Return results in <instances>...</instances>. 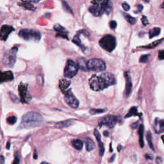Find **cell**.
Here are the masks:
<instances>
[{
    "label": "cell",
    "mask_w": 164,
    "mask_h": 164,
    "mask_svg": "<svg viewBox=\"0 0 164 164\" xmlns=\"http://www.w3.org/2000/svg\"><path fill=\"white\" fill-rule=\"evenodd\" d=\"M73 123H74V121L66 120V121H61V122H57L55 125V126L56 128H59V129H61V128L69 127L72 125H73Z\"/></svg>",
    "instance_id": "20"
},
{
    "label": "cell",
    "mask_w": 164,
    "mask_h": 164,
    "mask_svg": "<svg viewBox=\"0 0 164 164\" xmlns=\"http://www.w3.org/2000/svg\"><path fill=\"white\" fill-rule=\"evenodd\" d=\"M84 142L86 145V149L87 151H91L94 150L96 147V145L94 141L92 140L90 138H84Z\"/></svg>",
    "instance_id": "21"
},
{
    "label": "cell",
    "mask_w": 164,
    "mask_h": 164,
    "mask_svg": "<svg viewBox=\"0 0 164 164\" xmlns=\"http://www.w3.org/2000/svg\"><path fill=\"white\" fill-rule=\"evenodd\" d=\"M10 99H11V100L14 102H15V103H18V102H19V99L18 97L14 94H13L12 92H10Z\"/></svg>",
    "instance_id": "32"
},
{
    "label": "cell",
    "mask_w": 164,
    "mask_h": 164,
    "mask_svg": "<svg viewBox=\"0 0 164 164\" xmlns=\"http://www.w3.org/2000/svg\"><path fill=\"white\" fill-rule=\"evenodd\" d=\"M79 35H80V33H78V34H76L75 35V37H74V39H73V43L76 44V45H78V46H80V47L82 49H84L85 48H84V46L81 44V40H80V37H79Z\"/></svg>",
    "instance_id": "29"
},
{
    "label": "cell",
    "mask_w": 164,
    "mask_h": 164,
    "mask_svg": "<svg viewBox=\"0 0 164 164\" xmlns=\"http://www.w3.org/2000/svg\"><path fill=\"white\" fill-rule=\"evenodd\" d=\"M62 5H63V7L65 9V11L68 12H70L71 14H73V10H72L71 9V8L69 7V6L68 4V3H67L65 1H63L62 2Z\"/></svg>",
    "instance_id": "33"
},
{
    "label": "cell",
    "mask_w": 164,
    "mask_h": 164,
    "mask_svg": "<svg viewBox=\"0 0 164 164\" xmlns=\"http://www.w3.org/2000/svg\"><path fill=\"white\" fill-rule=\"evenodd\" d=\"M142 22L143 23V24L144 26H146L149 24V22H148V20L147 19V17L146 16H143L142 18Z\"/></svg>",
    "instance_id": "39"
},
{
    "label": "cell",
    "mask_w": 164,
    "mask_h": 164,
    "mask_svg": "<svg viewBox=\"0 0 164 164\" xmlns=\"http://www.w3.org/2000/svg\"><path fill=\"white\" fill-rule=\"evenodd\" d=\"M1 159H0V163L1 164H4L5 163V158L3 157V155L1 156V158H0Z\"/></svg>",
    "instance_id": "43"
},
{
    "label": "cell",
    "mask_w": 164,
    "mask_h": 164,
    "mask_svg": "<svg viewBox=\"0 0 164 164\" xmlns=\"http://www.w3.org/2000/svg\"><path fill=\"white\" fill-rule=\"evenodd\" d=\"M43 117L35 112H29L24 114L19 126L20 128H29L38 126L43 122Z\"/></svg>",
    "instance_id": "2"
},
{
    "label": "cell",
    "mask_w": 164,
    "mask_h": 164,
    "mask_svg": "<svg viewBox=\"0 0 164 164\" xmlns=\"http://www.w3.org/2000/svg\"><path fill=\"white\" fill-rule=\"evenodd\" d=\"M19 163H20L19 158L18 156H15V159H14V161L12 164H19Z\"/></svg>",
    "instance_id": "40"
},
{
    "label": "cell",
    "mask_w": 164,
    "mask_h": 164,
    "mask_svg": "<svg viewBox=\"0 0 164 164\" xmlns=\"http://www.w3.org/2000/svg\"><path fill=\"white\" fill-rule=\"evenodd\" d=\"M7 122L8 124H9L10 125H13L17 122V117L14 116V115L8 117L7 119Z\"/></svg>",
    "instance_id": "30"
},
{
    "label": "cell",
    "mask_w": 164,
    "mask_h": 164,
    "mask_svg": "<svg viewBox=\"0 0 164 164\" xmlns=\"http://www.w3.org/2000/svg\"><path fill=\"white\" fill-rule=\"evenodd\" d=\"M103 135H104L105 137H108V136H109V131H104V133H103Z\"/></svg>",
    "instance_id": "44"
},
{
    "label": "cell",
    "mask_w": 164,
    "mask_h": 164,
    "mask_svg": "<svg viewBox=\"0 0 164 164\" xmlns=\"http://www.w3.org/2000/svg\"><path fill=\"white\" fill-rule=\"evenodd\" d=\"M125 78H126V92L125 94L126 97L129 96L131 90H132V82L131 80V77L129 74V73H125Z\"/></svg>",
    "instance_id": "16"
},
{
    "label": "cell",
    "mask_w": 164,
    "mask_h": 164,
    "mask_svg": "<svg viewBox=\"0 0 164 164\" xmlns=\"http://www.w3.org/2000/svg\"><path fill=\"white\" fill-rule=\"evenodd\" d=\"M65 94L64 99L67 104H68L70 107L73 108V109H77L79 106V101L77 99L76 97L74 96L73 92H71V89L67 91Z\"/></svg>",
    "instance_id": "10"
},
{
    "label": "cell",
    "mask_w": 164,
    "mask_h": 164,
    "mask_svg": "<svg viewBox=\"0 0 164 164\" xmlns=\"http://www.w3.org/2000/svg\"><path fill=\"white\" fill-rule=\"evenodd\" d=\"M17 52V48H14L12 49L7 51L6 53L4 54L3 58V64L10 68L12 67L16 60V53Z\"/></svg>",
    "instance_id": "7"
},
{
    "label": "cell",
    "mask_w": 164,
    "mask_h": 164,
    "mask_svg": "<svg viewBox=\"0 0 164 164\" xmlns=\"http://www.w3.org/2000/svg\"><path fill=\"white\" fill-rule=\"evenodd\" d=\"M158 58L160 60H164V50H161L159 51Z\"/></svg>",
    "instance_id": "38"
},
{
    "label": "cell",
    "mask_w": 164,
    "mask_h": 164,
    "mask_svg": "<svg viewBox=\"0 0 164 164\" xmlns=\"http://www.w3.org/2000/svg\"><path fill=\"white\" fill-rule=\"evenodd\" d=\"M19 92L20 97V101L23 103H28L29 101L32 99L28 92V85L23 83H20L19 85Z\"/></svg>",
    "instance_id": "11"
},
{
    "label": "cell",
    "mask_w": 164,
    "mask_h": 164,
    "mask_svg": "<svg viewBox=\"0 0 164 164\" xmlns=\"http://www.w3.org/2000/svg\"><path fill=\"white\" fill-rule=\"evenodd\" d=\"M54 30L56 32H58L57 37H62L68 39V32L63 27H62L59 24H56L54 26Z\"/></svg>",
    "instance_id": "14"
},
{
    "label": "cell",
    "mask_w": 164,
    "mask_h": 164,
    "mask_svg": "<svg viewBox=\"0 0 164 164\" xmlns=\"http://www.w3.org/2000/svg\"><path fill=\"white\" fill-rule=\"evenodd\" d=\"M105 112V110L102 109H91L90 110V113L92 115H95L97 114H101V113Z\"/></svg>",
    "instance_id": "34"
},
{
    "label": "cell",
    "mask_w": 164,
    "mask_h": 164,
    "mask_svg": "<svg viewBox=\"0 0 164 164\" xmlns=\"http://www.w3.org/2000/svg\"><path fill=\"white\" fill-rule=\"evenodd\" d=\"M79 65L71 60L67 62L66 66L64 69V76L67 78H72L76 75L79 70Z\"/></svg>",
    "instance_id": "6"
},
{
    "label": "cell",
    "mask_w": 164,
    "mask_h": 164,
    "mask_svg": "<svg viewBox=\"0 0 164 164\" xmlns=\"http://www.w3.org/2000/svg\"><path fill=\"white\" fill-rule=\"evenodd\" d=\"M115 157V155H113V156H112V158H111V160H110V162H114Z\"/></svg>",
    "instance_id": "45"
},
{
    "label": "cell",
    "mask_w": 164,
    "mask_h": 164,
    "mask_svg": "<svg viewBox=\"0 0 164 164\" xmlns=\"http://www.w3.org/2000/svg\"><path fill=\"white\" fill-rule=\"evenodd\" d=\"M153 128L154 130L158 134L164 131V119L156 118L155 121H154Z\"/></svg>",
    "instance_id": "13"
},
{
    "label": "cell",
    "mask_w": 164,
    "mask_h": 164,
    "mask_svg": "<svg viewBox=\"0 0 164 164\" xmlns=\"http://www.w3.org/2000/svg\"><path fill=\"white\" fill-rule=\"evenodd\" d=\"M22 2L23 3H19V5H20V6H22L23 7H24V8L30 10H33L35 9L33 5L30 2Z\"/></svg>",
    "instance_id": "27"
},
{
    "label": "cell",
    "mask_w": 164,
    "mask_h": 164,
    "mask_svg": "<svg viewBox=\"0 0 164 164\" xmlns=\"http://www.w3.org/2000/svg\"><path fill=\"white\" fill-rule=\"evenodd\" d=\"M92 3L99 7L103 14H109L112 9V3L110 0H92Z\"/></svg>",
    "instance_id": "8"
},
{
    "label": "cell",
    "mask_w": 164,
    "mask_h": 164,
    "mask_svg": "<svg viewBox=\"0 0 164 164\" xmlns=\"http://www.w3.org/2000/svg\"><path fill=\"white\" fill-rule=\"evenodd\" d=\"M89 12L95 17H99L102 14H103V12H102V10H101V8H99V7L96 6V5L91 6L89 8Z\"/></svg>",
    "instance_id": "19"
},
{
    "label": "cell",
    "mask_w": 164,
    "mask_h": 164,
    "mask_svg": "<svg viewBox=\"0 0 164 164\" xmlns=\"http://www.w3.org/2000/svg\"><path fill=\"white\" fill-rule=\"evenodd\" d=\"M160 7H161L162 8H163V9H164V1H163V2L162 3V4L161 5V6H160Z\"/></svg>",
    "instance_id": "49"
},
{
    "label": "cell",
    "mask_w": 164,
    "mask_h": 164,
    "mask_svg": "<svg viewBox=\"0 0 164 164\" xmlns=\"http://www.w3.org/2000/svg\"><path fill=\"white\" fill-rule=\"evenodd\" d=\"M94 136L96 138L97 142H98V145H99V155H100V156H102L104 155V153H105V147H104L103 144H102V142H101V134L96 129L94 130Z\"/></svg>",
    "instance_id": "15"
},
{
    "label": "cell",
    "mask_w": 164,
    "mask_h": 164,
    "mask_svg": "<svg viewBox=\"0 0 164 164\" xmlns=\"http://www.w3.org/2000/svg\"><path fill=\"white\" fill-rule=\"evenodd\" d=\"M29 1L31 2H33V3H38L40 1V0H29Z\"/></svg>",
    "instance_id": "46"
},
{
    "label": "cell",
    "mask_w": 164,
    "mask_h": 164,
    "mask_svg": "<svg viewBox=\"0 0 164 164\" xmlns=\"http://www.w3.org/2000/svg\"><path fill=\"white\" fill-rule=\"evenodd\" d=\"M14 79V75L11 71H5L2 73L1 74V82L10 81Z\"/></svg>",
    "instance_id": "17"
},
{
    "label": "cell",
    "mask_w": 164,
    "mask_h": 164,
    "mask_svg": "<svg viewBox=\"0 0 164 164\" xmlns=\"http://www.w3.org/2000/svg\"><path fill=\"white\" fill-rule=\"evenodd\" d=\"M161 138H162V140H163V143H164V135L162 136V137H161Z\"/></svg>",
    "instance_id": "50"
},
{
    "label": "cell",
    "mask_w": 164,
    "mask_h": 164,
    "mask_svg": "<svg viewBox=\"0 0 164 164\" xmlns=\"http://www.w3.org/2000/svg\"><path fill=\"white\" fill-rule=\"evenodd\" d=\"M10 146V142H8L7 144V150H9Z\"/></svg>",
    "instance_id": "47"
},
{
    "label": "cell",
    "mask_w": 164,
    "mask_h": 164,
    "mask_svg": "<svg viewBox=\"0 0 164 164\" xmlns=\"http://www.w3.org/2000/svg\"><path fill=\"white\" fill-rule=\"evenodd\" d=\"M163 40V39H159V40H157L156 41H155V42L152 43L151 44H150L147 46H142V48H146V49H153L154 48L156 47L157 46H158L159 44H160L162 41Z\"/></svg>",
    "instance_id": "25"
},
{
    "label": "cell",
    "mask_w": 164,
    "mask_h": 164,
    "mask_svg": "<svg viewBox=\"0 0 164 164\" xmlns=\"http://www.w3.org/2000/svg\"><path fill=\"white\" fill-rule=\"evenodd\" d=\"M150 55H142L141 57L140 58V62L141 63H146L147 62L149 57H150Z\"/></svg>",
    "instance_id": "35"
},
{
    "label": "cell",
    "mask_w": 164,
    "mask_h": 164,
    "mask_svg": "<svg viewBox=\"0 0 164 164\" xmlns=\"http://www.w3.org/2000/svg\"><path fill=\"white\" fill-rule=\"evenodd\" d=\"M122 7L123 9L125 10V11H128V10H130V5H128V3H123L122 4Z\"/></svg>",
    "instance_id": "36"
},
{
    "label": "cell",
    "mask_w": 164,
    "mask_h": 164,
    "mask_svg": "<svg viewBox=\"0 0 164 164\" xmlns=\"http://www.w3.org/2000/svg\"><path fill=\"white\" fill-rule=\"evenodd\" d=\"M146 138H147V140L149 146H150V147L153 150H154V147H153V144H152V135H151L150 132H148L147 133Z\"/></svg>",
    "instance_id": "31"
},
{
    "label": "cell",
    "mask_w": 164,
    "mask_h": 164,
    "mask_svg": "<svg viewBox=\"0 0 164 164\" xmlns=\"http://www.w3.org/2000/svg\"><path fill=\"white\" fill-rule=\"evenodd\" d=\"M118 121L117 116L109 115L101 118L98 121V125L101 127L102 126H106L110 128L114 127Z\"/></svg>",
    "instance_id": "9"
},
{
    "label": "cell",
    "mask_w": 164,
    "mask_h": 164,
    "mask_svg": "<svg viewBox=\"0 0 164 164\" xmlns=\"http://www.w3.org/2000/svg\"><path fill=\"white\" fill-rule=\"evenodd\" d=\"M40 164H49L48 163H46V162H43V163H41Z\"/></svg>",
    "instance_id": "51"
},
{
    "label": "cell",
    "mask_w": 164,
    "mask_h": 164,
    "mask_svg": "<svg viewBox=\"0 0 164 164\" xmlns=\"http://www.w3.org/2000/svg\"><path fill=\"white\" fill-rule=\"evenodd\" d=\"M161 29L160 28H154L153 29L151 30L149 32V37L150 39H152L153 37H156V36L159 35L160 33Z\"/></svg>",
    "instance_id": "23"
},
{
    "label": "cell",
    "mask_w": 164,
    "mask_h": 164,
    "mask_svg": "<svg viewBox=\"0 0 164 164\" xmlns=\"http://www.w3.org/2000/svg\"><path fill=\"white\" fill-rule=\"evenodd\" d=\"M121 148H122V146H121V145H119V146H118V147H117V151L119 152V151H121Z\"/></svg>",
    "instance_id": "48"
},
{
    "label": "cell",
    "mask_w": 164,
    "mask_h": 164,
    "mask_svg": "<svg viewBox=\"0 0 164 164\" xmlns=\"http://www.w3.org/2000/svg\"><path fill=\"white\" fill-rule=\"evenodd\" d=\"M14 29L12 27L8 25H3L1 28V39L2 40H6L8 35L11 33Z\"/></svg>",
    "instance_id": "12"
},
{
    "label": "cell",
    "mask_w": 164,
    "mask_h": 164,
    "mask_svg": "<svg viewBox=\"0 0 164 164\" xmlns=\"http://www.w3.org/2000/svg\"><path fill=\"white\" fill-rule=\"evenodd\" d=\"M123 15H124V17L126 19V20H127V21L130 24H135L137 22V19L135 18V17H133L132 16H131V15H128L126 13H124L123 14Z\"/></svg>",
    "instance_id": "26"
},
{
    "label": "cell",
    "mask_w": 164,
    "mask_h": 164,
    "mask_svg": "<svg viewBox=\"0 0 164 164\" xmlns=\"http://www.w3.org/2000/svg\"><path fill=\"white\" fill-rule=\"evenodd\" d=\"M72 146H73L76 150H81L82 148H83V142H82L80 139H74L72 140L71 142Z\"/></svg>",
    "instance_id": "22"
},
{
    "label": "cell",
    "mask_w": 164,
    "mask_h": 164,
    "mask_svg": "<svg viewBox=\"0 0 164 164\" xmlns=\"http://www.w3.org/2000/svg\"><path fill=\"white\" fill-rule=\"evenodd\" d=\"M99 45L106 51L112 52L116 47V39L114 36L106 35L99 40Z\"/></svg>",
    "instance_id": "4"
},
{
    "label": "cell",
    "mask_w": 164,
    "mask_h": 164,
    "mask_svg": "<svg viewBox=\"0 0 164 164\" xmlns=\"http://www.w3.org/2000/svg\"><path fill=\"white\" fill-rule=\"evenodd\" d=\"M115 84V76L110 73H102L100 76L94 74L89 80L90 88L94 91L102 90Z\"/></svg>",
    "instance_id": "1"
},
{
    "label": "cell",
    "mask_w": 164,
    "mask_h": 164,
    "mask_svg": "<svg viewBox=\"0 0 164 164\" xmlns=\"http://www.w3.org/2000/svg\"><path fill=\"white\" fill-rule=\"evenodd\" d=\"M86 67L89 70L95 72H101L106 69V65L105 62L101 59L92 58L87 61Z\"/></svg>",
    "instance_id": "5"
},
{
    "label": "cell",
    "mask_w": 164,
    "mask_h": 164,
    "mask_svg": "<svg viewBox=\"0 0 164 164\" xmlns=\"http://www.w3.org/2000/svg\"><path fill=\"white\" fill-rule=\"evenodd\" d=\"M110 27L111 29H115L117 27V23L115 20H112L110 23Z\"/></svg>",
    "instance_id": "37"
},
{
    "label": "cell",
    "mask_w": 164,
    "mask_h": 164,
    "mask_svg": "<svg viewBox=\"0 0 164 164\" xmlns=\"http://www.w3.org/2000/svg\"><path fill=\"white\" fill-rule=\"evenodd\" d=\"M138 115V114L137 112V108L134 106V107H132L131 109L129 110V112H128V113L125 116V118H128L133 115Z\"/></svg>",
    "instance_id": "28"
},
{
    "label": "cell",
    "mask_w": 164,
    "mask_h": 164,
    "mask_svg": "<svg viewBox=\"0 0 164 164\" xmlns=\"http://www.w3.org/2000/svg\"><path fill=\"white\" fill-rule=\"evenodd\" d=\"M138 135H139V143L141 147H144V126L140 125L138 128Z\"/></svg>",
    "instance_id": "24"
},
{
    "label": "cell",
    "mask_w": 164,
    "mask_h": 164,
    "mask_svg": "<svg viewBox=\"0 0 164 164\" xmlns=\"http://www.w3.org/2000/svg\"><path fill=\"white\" fill-rule=\"evenodd\" d=\"M142 10H143V6H142V5H138V10H137V11L135 12V13L137 14L138 12H140Z\"/></svg>",
    "instance_id": "41"
},
{
    "label": "cell",
    "mask_w": 164,
    "mask_h": 164,
    "mask_svg": "<svg viewBox=\"0 0 164 164\" xmlns=\"http://www.w3.org/2000/svg\"><path fill=\"white\" fill-rule=\"evenodd\" d=\"M19 37L26 40L39 41L41 35L37 30L33 29H23L19 33Z\"/></svg>",
    "instance_id": "3"
},
{
    "label": "cell",
    "mask_w": 164,
    "mask_h": 164,
    "mask_svg": "<svg viewBox=\"0 0 164 164\" xmlns=\"http://www.w3.org/2000/svg\"><path fill=\"white\" fill-rule=\"evenodd\" d=\"M70 84H71V81L68 80L62 79L60 80L59 87L64 94H65V92L68 90L67 89H68V88L69 87Z\"/></svg>",
    "instance_id": "18"
},
{
    "label": "cell",
    "mask_w": 164,
    "mask_h": 164,
    "mask_svg": "<svg viewBox=\"0 0 164 164\" xmlns=\"http://www.w3.org/2000/svg\"><path fill=\"white\" fill-rule=\"evenodd\" d=\"M33 158L35 159V160H37V159L38 158V155H37V151L35 150L34 151V154H33Z\"/></svg>",
    "instance_id": "42"
}]
</instances>
